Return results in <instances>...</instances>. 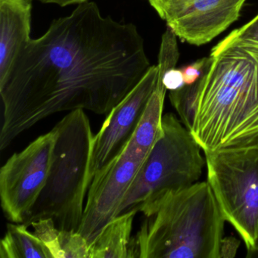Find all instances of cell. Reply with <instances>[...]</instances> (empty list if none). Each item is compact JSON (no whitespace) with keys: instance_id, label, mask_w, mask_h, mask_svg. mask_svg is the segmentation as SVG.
Segmentation results:
<instances>
[{"instance_id":"1","label":"cell","mask_w":258,"mask_h":258,"mask_svg":"<svg viewBox=\"0 0 258 258\" xmlns=\"http://www.w3.org/2000/svg\"><path fill=\"white\" fill-rule=\"evenodd\" d=\"M137 26L103 16L87 2L31 39L0 84V149L57 113L108 115L151 67Z\"/></svg>"},{"instance_id":"2","label":"cell","mask_w":258,"mask_h":258,"mask_svg":"<svg viewBox=\"0 0 258 258\" xmlns=\"http://www.w3.org/2000/svg\"><path fill=\"white\" fill-rule=\"evenodd\" d=\"M199 81L190 132L204 153L258 149V43L230 33Z\"/></svg>"},{"instance_id":"3","label":"cell","mask_w":258,"mask_h":258,"mask_svg":"<svg viewBox=\"0 0 258 258\" xmlns=\"http://www.w3.org/2000/svg\"><path fill=\"white\" fill-rule=\"evenodd\" d=\"M136 208L143 219L129 258H220L226 221L208 181L152 196Z\"/></svg>"},{"instance_id":"4","label":"cell","mask_w":258,"mask_h":258,"mask_svg":"<svg viewBox=\"0 0 258 258\" xmlns=\"http://www.w3.org/2000/svg\"><path fill=\"white\" fill-rule=\"evenodd\" d=\"M54 128L57 138L49 176L24 224L51 218L58 229L78 232L90 185L94 134L83 109L70 111Z\"/></svg>"},{"instance_id":"5","label":"cell","mask_w":258,"mask_h":258,"mask_svg":"<svg viewBox=\"0 0 258 258\" xmlns=\"http://www.w3.org/2000/svg\"><path fill=\"white\" fill-rule=\"evenodd\" d=\"M162 125L164 134L134 179L120 207V214L152 196L193 185L199 182L206 167L202 147L174 114H164Z\"/></svg>"},{"instance_id":"6","label":"cell","mask_w":258,"mask_h":258,"mask_svg":"<svg viewBox=\"0 0 258 258\" xmlns=\"http://www.w3.org/2000/svg\"><path fill=\"white\" fill-rule=\"evenodd\" d=\"M207 181L226 222L238 232L247 257L258 253V149L205 153Z\"/></svg>"},{"instance_id":"7","label":"cell","mask_w":258,"mask_h":258,"mask_svg":"<svg viewBox=\"0 0 258 258\" xmlns=\"http://www.w3.org/2000/svg\"><path fill=\"white\" fill-rule=\"evenodd\" d=\"M57 138L55 128L13 154L0 170V199L6 217L24 223L46 185Z\"/></svg>"},{"instance_id":"8","label":"cell","mask_w":258,"mask_h":258,"mask_svg":"<svg viewBox=\"0 0 258 258\" xmlns=\"http://www.w3.org/2000/svg\"><path fill=\"white\" fill-rule=\"evenodd\" d=\"M149 155L126 144L93 177L87 192L78 232L91 244L102 229L120 214L127 191Z\"/></svg>"},{"instance_id":"9","label":"cell","mask_w":258,"mask_h":258,"mask_svg":"<svg viewBox=\"0 0 258 258\" xmlns=\"http://www.w3.org/2000/svg\"><path fill=\"white\" fill-rule=\"evenodd\" d=\"M247 0H153L150 5L182 41L202 46L238 20Z\"/></svg>"},{"instance_id":"10","label":"cell","mask_w":258,"mask_h":258,"mask_svg":"<svg viewBox=\"0 0 258 258\" xmlns=\"http://www.w3.org/2000/svg\"><path fill=\"white\" fill-rule=\"evenodd\" d=\"M158 79V66H152L131 93L107 115L93 139L90 184L95 175L120 154L132 138Z\"/></svg>"},{"instance_id":"11","label":"cell","mask_w":258,"mask_h":258,"mask_svg":"<svg viewBox=\"0 0 258 258\" xmlns=\"http://www.w3.org/2000/svg\"><path fill=\"white\" fill-rule=\"evenodd\" d=\"M33 0H0V84L31 40Z\"/></svg>"},{"instance_id":"12","label":"cell","mask_w":258,"mask_h":258,"mask_svg":"<svg viewBox=\"0 0 258 258\" xmlns=\"http://www.w3.org/2000/svg\"><path fill=\"white\" fill-rule=\"evenodd\" d=\"M137 208L113 219L89 246V258H129L133 224Z\"/></svg>"},{"instance_id":"13","label":"cell","mask_w":258,"mask_h":258,"mask_svg":"<svg viewBox=\"0 0 258 258\" xmlns=\"http://www.w3.org/2000/svg\"><path fill=\"white\" fill-rule=\"evenodd\" d=\"M29 226L24 223H9L0 242L2 258H52L49 249Z\"/></svg>"},{"instance_id":"14","label":"cell","mask_w":258,"mask_h":258,"mask_svg":"<svg viewBox=\"0 0 258 258\" xmlns=\"http://www.w3.org/2000/svg\"><path fill=\"white\" fill-rule=\"evenodd\" d=\"M199 81L185 85L179 90L170 91V103L174 108L184 126L191 131L196 115V103L199 93Z\"/></svg>"},{"instance_id":"15","label":"cell","mask_w":258,"mask_h":258,"mask_svg":"<svg viewBox=\"0 0 258 258\" xmlns=\"http://www.w3.org/2000/svg\"><path fill=\"white\" fill-rule=\"evenodd\" d=\"M34 232L44 243L52 255V258H61L60 248V234L61 229L55 226L52 219H41L33 222L31 226Z\"/></svg>"},{"instance_id":"16","label":"cell","mask_w":258,"mask_h":258,"mask_svg":"<svg viewBox=\"0 0 258 258\" xmlns=\"http://www.w3.org/2000/svg\"><path fill=\"white\" fill-rule=\"evenodd\" d=\"M208 62L209 57H207L197 60L195 62L181 69L185 85H191L199 81L203 75Z\"/></svg>"},{"instance_id":"17","label":"cell","mask_w":258,"mask_h":258,"mask_svg":"<svg viewBox=\"0 0 258 258\" xmlns=\"http://www.w3.org/2000/svg\"><path fill=\"white\" fill-rule=\"evenodd\" d=\"M163 83L166 89L170 91L182 88L185 85L182 70L176 69V68L169 69L163 75Z\"/></svg>"},{"instance_id":"18","label":"cell","mask_w":258,"mask_h":258,"mask_svg":"<svg viewBox=\"0 0 258 258\" xmlns=\"http://www.w3.org/2000/svg\"><path fill=\"white\" fill-rule=\"evenodd\" d=\"M235 37L258 43V15L241 28L231 32Z\"/></svg>"},{"instance_id":"19","label":"cell","mask_w":258,"mask_h":258,"mask_svg":"<svg viewBox=\"0 0 258 258\" xmlns=\"http://www.w3.org/2000/svg\"><path fill=\"white\" fill-rule=\"evenodd\" d=\"M240 245V240L233 236L223 237L220 244V258H233Z\"/></svg>"},{"instance_id":"20","label":"cell","mask_w":258,"mask_h":258,"mask_svg":"<svg viewBox=\"0 0 258 258\" xmlns=\"http://www.w3.org/2000/svg\"><path fill=\"white\" fill-rule=\"evenodd\" d=\"M37 1L45 4H56L61 7L75 5V4L80 5V4L89 2V0H37Z\"/></svg>"},{"instance_id":"21","label":"cell","mask_w":258,"mask_h":258,"mask_svg":"<svg viewBox=\"0 0 258 258\" xmlns=\"http://www.w3.org/2000/svg\"><path fill=\"white\" fill-rule=\"evenodd\" d=\"M147 1H148V2H149V4H151V3H152V1H153V0H147Z\"/></svg>"},{"instance_id":"22","label":"cell","mask_w":258,"mask_h":258,"mask_svg":"<svg viewBox=\"0 0 258 258\" xmlns=\"http://www.w3.org/2000/svg\"><path fill=\"white\" fill-rule=\"evenodd\" d=\"M256 257H258V253H257V255H256Z\"/></svg>"}]
</instances>
